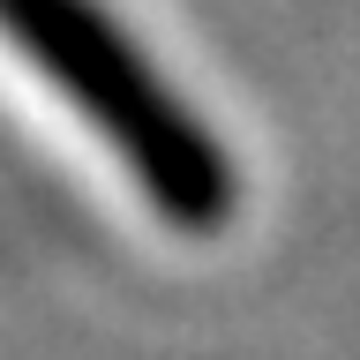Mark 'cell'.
I'll return each mask as SVG.
<instances>
[{"label": "cell", "instance_id": "obj_1", "mask_svg": "<svg viewBox=\"0 0 360 360\" xmlns=\"http://www.w3.org/2000/svg\"><path fill=\"white\" fill-rule=\"evenodd\" d=\"M0 45L53 98H68V112L135 173L158 218L218 225L233 210V173L218 143L90 0H0Z\"/></svg>", "mask_w": 360, "mask_h": 360}]
</instances>
